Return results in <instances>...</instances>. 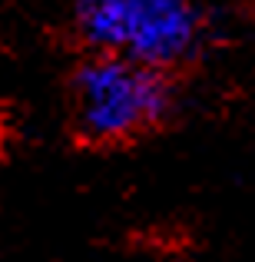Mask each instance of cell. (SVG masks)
Segmentation results:
<instances>
[{"label":"cell","instance_id":"6da1fadb","mask_svg":"<svg viewBox=\"0 0 255 262\" xmlns=\"http://www.w3.org/2000/svg\"><path fill=\"white\" fill-rule=\"evenodd\" d=\"M179 73L126 53L80 50L66 73V129L80 146L120 149L172 126Z\"/></svg>","mask_w":255,"mask_h":262},{"label":"cell","instance_id":"7a4b0ae2","mask_svg":"<svg viewBox=\"0 0 255 262\" xmlns=\"http://www.w3.org/2000/svg\"><path fill=\"white\" fill-rule=\"evenodd\" d=\"M209 43L202 0H133L123 53L182 77Z\"/></svg>","mask_w":255,"mask_h":262},{"label":"cell","instance_id":"3957f363","mask_svg":"<svg viewBox=\"0 0 255 262\" xmlns=\"http://www.w3.org/2000/svg\"><path fill=\"white\" fill-rule=\"evenodd\" d=\"M133 0H70V37L77 50L89 53H123Z\"/></svg>","mask_w":255,"mask_h":262}]
</instances>
